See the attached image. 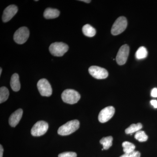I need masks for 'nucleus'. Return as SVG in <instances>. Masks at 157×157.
Here are the masks:
<instances>
[{"instance_id":"28","label":"nucleus","mask_w":157,"mask_h":157,"mask_svg":"<svg viewBox=\"0 0 157 157\" xmlns=\"http://www.w3.org/2000/svg\"><path fill=\"white\" fill-rule=\"evenodd\" d=\"M2 68H1V69H0V76H1V74H2Z\"/></svg>"},{"instance_id":"16","label":"nucleus","mask_w":157,"mask_h":157,"mask_svg":"<svg viewBox=\"0 0 157 157\" xmlns=\"http://www.w3.org/2000/svg\"><path fill=\"white\" fill-rule=\"evenodd\" d=\"M113 138L111 136L103 137L100 140V143L103 145L104 150H108L112 145V141Z\"/></svg>"},{"instance_id":"10","label":"nucleus","mask_w":157,"mask_h":157,"mask_svg":"<svg viewBox=\"0 0 157 157\" xmlns=\"http://www.w3.org/2000/svg\"><path fill=\"white\" fill-rule=\"evenodd\" d=\"M115 109L112 106H109L102 109L98 116V120L102 123L107 122L114 115Z\"/></svg>"},{"instance_id":"21","label":"nucleus","mask_w":157,"mask_h":157,"mask_svg":"<svg viewBox=\"0 0 157 157\" xmlns=\"http://www.w3.org/2000/svg\"><path fill=\"white\" fill-rule=\"evenodd\" d=\"M135 137L136 140L140 142H144L148 139V136L146 135L145 132L140 130L135 133Z\"/></svg>"},{"instance_id":"5","label":"nucleus","mask_w":157,"mask_h":157,"mask_svg":"<svg viewBox=\"0 0 157 157\" xmlns=\"http://www.w3.org/2000/svg\"><path fill=\"white\" fill-rule=\"evenodd\" d=\"M29 36V29L25 27H22L18 29L14 33V40L18 44H23L25 43Z\"/></svg>"},{"instance_id":"24","label":"nucleus","mask_w":157,"mask_h":157,"mask_svg":"<svg viewBox=\"0 0 157 157\" xmlns=\"http://www.w3.org/2000/svg\"><path fill=\"white\" fill-rule=\"evenodd\" d=\"M151 95L152 97L157 98V88H154L151 90Z\"/></svg>"},{"instance_id":"9","label":"nucleus","mask_w":157,"mask_h":157,"mask_svg":"<svg viewBox=\"0 0 157 157\" xmlns=\"http://www.w3.org/2000/svg\"><path fill=\"white\" fill-rule=\"evenodd\" d=\"M129 47L128 45H122L120 48L118 52L117 55V63L119 65L124 64L126 63L129 53Z\"/></svg>"},{"instance_id":"14","label":"nucleus","mask_w":157,"mask_h":157,"mask_svg":"<svg viewBox=\"0 0 157 157\" xmlns=\"http://www.w3.org/2000/svg\"><path fill=\"white\" fill-rule=\"evenodd\" d=\"M59 14V11L57 9L47 8L44 11V17L47 19H53L58 17Z\"/></svg>"},{"instance_id":"7","label":"nucleus","mask_w":157,"mask_h":157,"mask_svg":"<svg viewBox=\"0 0 157 157\" xmlns=\"http://www.w3.org/2000/svg\"><path fill=\"white\" fill-rule=\"evenodd\" d=\"M37 87L40 94L44 97H50L52 94V88L48 80L42 78L38 81Z\"/></svg>"},{"instance_id":"27","label":"nucleus","mask_w":157,"mask_h":157,"mask_svg":"<svg viewBox=\"0 0 157 157\" xmlns=\"http://www.w3.org/2000/svg\"><path fill=\"white\" fill-rule=\"evenodd\" d=\"M81 1V2H84L87 3H89L91 2V1H89V0H82V1Z\"/></svg>"},{"instance_id":"8","label":"nucleus","mask_w":157,"mask_h":157,"mask_svg":"<svg viewBox=\"0 0 157 157\" xmlns=\"http://www.w3.org/2000/svg\"><path fill=\"white\" fill-rule=\"evenodd\" d=\"M90 74L97 79H104L108 77V73L106 69L98 67L91 66L89 68Z\"/></svg>"},{"instance_id":"25","label":"nucleus","mask_w":157,"mask_h":157,"mask_svg":"<svg viewBox=\"0 0 157 157\" xmlns=\"http://www.w3.org/2000/svg\"><path fill=\"white\" fill-rule=\"evenodd\" d=\"M151 104L155 108H157V101L155 100H152L150 101Z\"/></svg>"},{"instance_id":"19","label":"nucleus","mask_w":157,"mask_h":157,"mask_svg":"<svg viewBox=\"0 0 157 157\" xmlns=\"http://www.w3.org/2000/svg\"><path fill=\"white\" fill-rule=\"evenodd\" d=\"M9 95V90L7 88L2 86L0 88V103L2 104L8 100Z\"/></svg>"},{"instance_id":"4","label":"nucleus","mask_w":157,"mask_h":157,"mask_svg":"<svg viewBox=\"0 0 157 157\" xmlns=\"http://www.w3.org/2000/svg\"><path fill=\"white\" fill-rule=\"evenodd\" d=\"M128 21L125 17H119L113 23L111 29V33L113 36H117L122 33L126 29Z\"/></svg>"},{"instance_id":"26","label":"nucleus","mask_w":157,"mask_h":157,"mask_svg":"<svg viewBox=\"0 0 157 157\" xmlns=\"http://www.w3.org/2000/svg\"><path fill=\"white\" fill-rule=\"evenodd\" d=\"M3 152H4V149L2 145H0V157H3Z\"/></svg>"},{"instance_id":"6","label":"nucleus","mask_w":157,"mask_h":157,"mask_svg":"<svg viewBox=\"0 0 157 157\" xmlns=\"http://www.w3.org/2000/svg\"><path fill=\"white\" fill-rule=\"evenodd\" d=\"M48 128V125L47 122L44 121H39L32 128L31 133L35 137L42 136L47 132Z\"/></svg>"},{"instance_id":"18","label":"nucleus","mask_w":157,"mask_h":157,"mask_svg":"<svg viewBox=\"0 0 157 157\" xmlns=\"http://www.w3.org/2000/svg\"><path fill=\"white\" fill-rule=\"evenodd\" d=\"M147 56V50L145 47L141 46L138 48L135 53V57L137 59L145 58Z\"/></svg>"},{"instance_id":"1","label":"nucleus","mask_w":157,"mask_h":157,"mask_svg":"<svg viewBox=\"0 0 157 157\" xmlns=\"http://www.w3.org/2000/svg\"><path fill=\"white\" fill-rule=\"evenodd\" d=\"M79 127V122L77 120L69 121L59 127L58 130V134L62 136L70 135L76 132Z\"/></svg>"},{"instance_id":"20","label":"nucleus","mask_w":157,"mask_h":157,"mask_svg":"<svg viewBox=\"0 0 157 157\" xmlns=\"http://www.w3.org/2000/svg\"><path fill=\"white\" fill-rule=\"evenodd\" d=\"M122 147H123V151L124 153H129L135 151V145L128 141L124 142L122 143Z\"/></svg>"},{"instance_id":"17","label":"nucleus","mask_w":157,"mask_h":157,"mask_svg":"<svg viewBox=\"0 0 157 157\" xmlns=\"http://www.w3.org/2000/svg\"><path fill=\"white\" fill-rule=\"evenodd\" d=\"M142 128V125L141 123L132 124L125 130L126 134H132L140 131Z\"/></svg>"},{"instance_id":"3","label":"nucleus","mask_w":157,"mask_h":157,"mask_svg":"<svg viewBox=\"0 0 157 157\" xmlns=\"http://www.w3.org/2000/svg\"><path fill=\"white\" fill-rule=\"evenodd\" d=\"M69 46L66 43L56 42L52 43L49 46V50L52 55L55 56H63L68 51Z\"/></svg>"},{"instance_id":"22","label":"nucleus","mask_w":157,"mask_h":157,"mask_svg":"<svg viewBox=\"0 0 157 157\" xmlns=\"http://www.w3.org/2000/svg\"><path fill=\"white\" fill-rule=\"evenodd\" d=\"M140 153L138 151H135L129 153H124L119 157H140Z\"/></svg>"},{"instance_id":"12","label":"nucleus","mask_w":157,"mask_h":157,"mask_svg":"<svg viewBox=\"0 0 157 157\" xmlns=\"http://www.w3.org/2000/svg\"><path fill=\"white\" fill-rule=\"evenodd\" d=\"M23 110L19 109L16 110L10 116L9 118V124L12 127H15L19 123L22 117Z\"/></svg>"},{"instance_id":"11","label":"nucleus","mask_w":157,"mask_h":157,"mask_svg":"<svg viewBox=\"0 0 157 157\" xmlns=\"http://www.w3.org/2000/svg\"><path fill=\"white\" fill-rule=\"evenodd\" d=\"M18 11L17 7L15 5H10L4 10L2 16V20L4 22H7L14 17Z\"/></svg>"},{"instance_id":"2","label":"nucleus","mask_w":157,"mask_h":157,"mask_svg":"<svg viewBox=\"0 0 157 157\" xmlns=\"http://www.w3.org/2000/svg\"><path fill=\"white\" fill-rule=\"evenodd\" d=\"M62 100L67 104H76L80 100V95L76 91L72 89L65 90L61 95Z\"/></svg>"},{"instance_id":"23","label":"nucleus","mask_w":157,"mask_h":157,"mask_svg":"<svg viewBox=\"0 0 157 157\" xmlns=\"http://www.w3.org/2000/svg\"><path fill=\"white\" fill-rule=\"evenodd\" d=\"M58 157H77V154L73 152H65L59 154Z\"/></svg>"},{"instance_id":"15","label":"nucleus","mask_w":157,"mask_h":157,"mask_svg":"<svg viewBox=\"0 0 157 157\" xmlns=\"http://www.w3.org/2000/svg\"><path fill=\"white\" fill-rule=\"evenodd\" d=\"M82 33L85 36L87 37H92L96 35L95 29L89 24L85 25L82 28Z\"/></svg>"},{"instance_id":"13","label":"nucleus","mask_w":157,"mask_h":157,"mask_svg":"<svg viewBox=\"0 0 157 157\" xmlns=\"http://www.w3.org/2000/svg\"><path fill=\"white\" fill-rule=\"evenodd\" d=\"M10 85L12 90L15 92L18 91L21 88L19 77L17 73H14L11 76Z\"/></svg>"}]
</instances>
